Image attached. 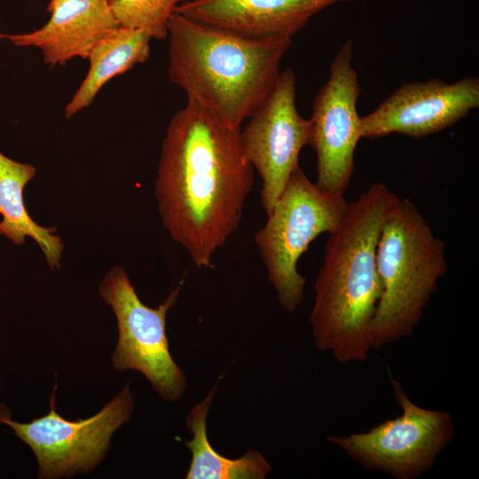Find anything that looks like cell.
<instances>
[{
    "instance_id": "4fadbf2b",
    "label": "cell",
    "mask_w": 479,
    "mask_h": 479,
    "mask_svg": "<svg viewBox=\"0 0 479 479\" xmlns=\"http://www.w3.org/2000/svg\"><path fill=\"white\" fill-rule=\"evenodd\" d=\"M47 12L51 17L39 29L5 38L17 46L40 49L51 67L75 57L87 59L98 43L120 27L105 0H55Z\"/></svg>"
},
{
    "instance_id": "8fae6325",
    "label": "cell",
    "mask_w": 479,
    "mask_h": 479,
    "mask_svg": "<svg viewBox=\"0 0 479 479\" xmlns=\"http://www.w3.org/2000/svg\"><path fill=\"white\" fill-rule=\"evenodd\" d=\"M478 106L475 75L451 83L436 78L404 82L361 117V137L378 138L397 133L420 139L452 126Z\"/></svg>"
},
{
    "instance_id": "5b68a950",
    "label": "cell",
    "mask_w": 479,
    "mask_h": 479,
    "mask_svg": "<svg viewBox=\"0 0 479 479\" xmlns=\"http://www.w3.org/2000/svg\"><path fill=\"white\" fill-rule=\"evenodd\" d=\"M349 208L343 195L320 189L296 168L277 200L255 242L280 306L288 312L301 304L306 278L297 263L310 244L332 233Z\"/></svg>"
},
{
    "instance_id": "ba28073f",
    "label": "cell",
    "mask_w": 479,
    "mask_h": 479,
    "mask_svg": "<svg viewBox=\"0 0 479 479\" xmlns=\"http://www.w3.org/2000/svg\"><path fill=\"white\" fill-rule=\"evenodd\" d=\"M56 387L49 413L27 423L13 420L11 412L0 404V423L12 428L15 436L33 451L39 478L68 477L90 472L105 459L112 436L130 420L134 410L128 383L93 416L68 420L55 410Z\"/></svg>"
},
{
    "instance_id": "8992f818",
    "label": "cell",
    "mask_w": 479,
    "mask_h": 479,
    "mask_svg": "<svg viewBox=\"0 0 479 479\" xmlns=\"http://www.w3.org/2000/svg\"><path fill=\"white\" fill-rule=\"evenodd\" d=\"M401 414L366 432L329 436L326 440L364 468L396 479H415L428 472L454 436L452 414L416 404L400 382L390 378Z\"/></svg>"
},
{
    "instance_id": "30bf717a",
    "label": "cell",
    "mask_w": 479,
    "mask_h": 479,
    "mask_svg": "<svg viewBox=\"0 0 479 479\" xmlns=\"http://www.w3.org/2000/svg\"><path fill=\"white\" fill-rule=\"evenodd\" d=\"M295 92V75L287 68L240 130L244 153L262 179L260 201L267 216L299 167L302 149L310 142L311 121L298 113Z\"/></svg>"
},
{
    "instance_id": "e0dca14e",
    "label": "cell",
    "mask_w": 479,
    "mask_h": 479,
    "mask_svg": "<svg viewBox=\"0 0 479 479\" xmlns=\"http://www.w3.org/2000/svg\"><path fill=\"white\" fill-rule=\"evenodd\" d=\"M186 0H112L113 13L122 27L139 29L151 38L168 37V24L175 9Z\"/></svg>"
},
{
    "instance_id": "7c38bea8",
    "label": "cell",
    "mask_w": 479,
    "mask_h": 479,
    "mask_svg": "<svg viewBox=\"0 0 479 479\" xmlns=\"http://www.w3.org/2000/svg\"><path fill=\"white\" fill-rule=\"evenodd\" d=\"M352 0H186L175 12L253 38H292L317 13Z\"/></svg>"
},
{
    "instance_id": "9a60e30c",
    "label": "cell",
    "mask_w": 479,
    "mask_h": 479,
    "mask_svg": "<svg viewBox=\"0 0 479 479\" xmlns=\"http://www.w3.org/2000/svg\"><path fill=\"white\" fill-rule=\"evenodd\" d=\"M151 39L142 30L120 26L98 43L87 58L88 73L65 108L66 117L69 119L89 106L111 79L145 62Z\"/></svg>"
},
{
    "instance_id": "277c9868",
    "label": "cell",
    "mask_w": 479,
    "mask_h": 479,
    "mask_svg": "<svg viewBox=\"0 0 479 479\" xmlns=\"http://www.w3.org/2000/svg\"><path fill=\"white\" fill-rule=\"evenodd\" d=\"M381 296L370 326L372 349L409 337L448 270L445 243L408 199H394L377 244Z\"/></svg>"
},
{
    "instance_id": "ac0fdd59",
    "label": "cell",
    "mask_w": 479,
    "mask_h": 479,
    "mask_svg": "<svg viewBox=\"0 0 479 479\" xmlns=\"http://www.w3.org/2000/svg\"><path fill=\"white\" fill-rule=\"evenodd\" d=\"M4 38H5V35L0 33V43Z\"/></svg>"
},
{
    "instance_id": "9c48e42d",
    "label": "cell",
    "mask_w": 479,
    "mask_h": 479,
    "mask_svg": "<svg viewBox=\"0 0 479 479\" xmlns=\"http://www.w3.org/2000/svg\"><path fill=\"white\" fill-rule=\"evenodd\" d=\"M353 39L347 40L331 62L329 77L312 103L310 145L317 155V181L323 191L343 195L355 169L361 117L357 104L360 85L353 68Z\"/></svg>"
},
{
    "instance_id": "52a82bcc",
    "label": "cell",
    "mask_w": 479,
    "mask_h": 479,
    "mask_svg": "<svg viewBox=\"0 0 479 479\" xmlns=\"http://www.w3.org/2000/svg\"><path fill=\"white\" fill-rule=\"evenodd\" d=\"M181 287L172 290L157 308L144 304L122 266L108 270L99 294L116 318L118 341L112 356L118 371L140 372L165 400L176 401L185 390V373L169 352L166 317L176 303Z\"/></svg>"
},
{
    "instance_id": "3957f363",
    "label": "cell",
    "mask_w": 479,
    "mask_h": 479,
    "mask_svg": "<svg viewBox=\"0 0 479 479\" xmlns=\"http://www.w3.org/2000/svg\"><path fill=\"white\" fill-rule=\"evenodd\" d=\"M169 80L222 122L240 128L265 100L292 38H253L174 12L168 24Z\"/></svg>"
},
{
    "instance_id": "2e32d148",
    "label": "cell",
    "mask_w": 479,
    "mask_h": 479,
    "mask_svg": "<svg viewBox=\"0 0 479 479\" xmlns=\"http://www.w3.org/2000/svg\"><path fill=\"white\" fill-rule=\"evenodd\" d=\"M216 381L206 397L195 404L186 418V426L192 438L185 442L192 454L186 479H264L271 467L263 454L248 450L241 457L229 459L217 452L207 435V417L214 396Z\"/></svg>"
},
{
    "instance_id": "6da1fadb",
    "label": "cell",
    "mask_w": 479,
    "mask_h": 479,
    "mask_svg": "<svg viewBox=\"0 0 479 479\" xmlns=\"http://www.w3.org/2000/svg\"><path fill=\"white\" fill-rule=\"evenodd\" d=\"M240 127L229 126L187 98L170 119L154 182L162 225L199 268L238 230L254 186Z\"/></svg>"
},
{
    "instance_id": "d6986e66",
    "label": "cell",
    "mask_w": 479,
    "mask_h": 479,
    "mask_svg": "<svg viewBox=\"0 0 479 479\" xmlns=\"http://www.w3.org/2000/svg\"><path fill=\"white\" fill-rule=\"evenodd\" d=\"M53 1H55V0H50V2H53ZM105 1H106V2H108L110 4L112 0H105Z\"/></svg>"
},
{
    "instance_id": "7a4b0ae2",
    "label": "cell",
    "mask_w": 479,
    "mask_h": 479,
    "mask_svg": "<svg viewBox=\"0 0 479 479\" xmlns=\"http://www.w3.org/2000/svg\"><path fill=\"white\" fill-rule=\"evenodd\" d=\"M396 196L383 183L371 185L349 203L326 243L310 323L316 347L339 363L364 362L372 350L370 326L382 291L377 244Z\"/></svg>"
},
{
    "instance_id": "5bb4252c",
    "label": "cell",
    "mask_w": 479,
    "mask_h": 479,
    "mask_svg": "<svg viewBox=\"0 0 479 479\" xmlns=\"http://www.w3.org/2000/svg\"><path fill=\"white\" fill-rule=\"evenodd\" d=\"M36 169L30 164L12 160L0 152V234L16 245L32 238L43 251L51 270L60 268L64 244L54 234L55 227H43L28 215L23 192L35 176Z\"/></svg>"
}]
</instances>
